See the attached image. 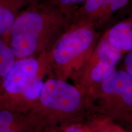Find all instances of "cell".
Segmentation results:
<instances>
[{"mask_svg": "<svg viewBox=\"0 0 132 132\" xmlns=\"http://www.w3.org/2000/svg\"><path fill=\"white\" fill-rule=\"evenodd\" d=\"M0 132H35L26 114L0 109Z\"/></svg>", "mask_w": 132, "mask_h": 132, "instance_id": "7", "label": "cell"}, {"mask_svg": "<svg viewBox=\"0 0 132 132\" xmlns=\"http://www.w3.org/2000/svg\"><path fill=\"white\" fill-rule=\"evenodd\" d=\"M94 113L116 122L132 118V76L116 70L88 94Z\"/></svg>", "mask_w": 132, "mask_h": 132, "instance_id": "4", "label": "cell"}, {"mask_svg": "<svg viewBox=\"0 0 132 132\" xmlns=\"http://www.w3.org/2000/svg\"><path fill=\"white\" fill-rule=\"evenodd\" d=\"M62 132H90L86 123H77L66 127Z\"/></svg>", "mask_w": 132, "mask_h": 132, "instance_id": "12", "label": "cell"}, {"mask_svg": "<svg viewBox=\"0 0 132 132\" xmlns=\"http://www.w3.org/2000/svg\"><path fill=\"white\" fill-rule=\"evenodd\" d=\"M57 31V22L51 15L24 11L19 13L6 34L7 43L16 59L32 56L49 51Z\"/></svg>", "mask_w": 132, "mask_h": 132, "instance_id": "3", "label": "cell"}, {"mask_svg": "<svg viewBox=\"0 0 132 132\" xmlns=\"http://www.w3.org/2000/svg\"><path fill=\"white\" fill-rule=\"evenodd\" d=\"M128 0H108L110 7L113 11H116L125 6Z\"/></svg>", "mask_w": 132, "mask_h": 132, "instance_id": "15", "label": "cell"}, {"mask_svg": "<svg viewBox=\"0 0 132 132\" xmlns=\"http://www.w3.org/2000/svg\"><path fill=\"white\" fill-rule=\"evenodd\" d=\"M108 40L121 52L132 51V27L128 21L119 23L110 29Z\"/></svg>", "mask_w": 132, "mask_h": 132, "instance_id": "9", "label": "cell"}, {"mask_svg": "<svg viewBox=\"0 0 132 132\" xmlns=\"http://www.w3.org/2000/svg\"><path fill=\"white\" fill-rule=\"evenodd\" d=\"M86 124L90 132H127L116 122L103 116L92 115Z\"/></svg>", "mask_w": 132, "mask_h": 132, "instance_id": "11", "label": "cell"}, {"mask_svg": "<svg viewBox=\"0 0 132 132\" xmlns=\"http://www.w3.org/2000/svg\"><path fill=\"white\" fill-rule=\"evenodd\" d=\"M94 114L90 99L75 85L49 77L36 103L26 113L35 132H62Z\"/></svg>", "mask_w": 132, "mask_h": 132, "instance_id": "1", "label": "cell"}, {"mask_svg": "<svg viewBox=\"0 0 132 132\" xmlns=\"http://www.w3.org/2000/svg\"><path fill=\"white\" fill-rule=\"evenodd\" d=\"M16 59L14 52L7 42L3 37L0 36V97L3 92L5 77L12 67Z\"/></svg>", "mask_w": 132, "mask_h": 132, "instance_id": "10", "label": "cell"}, {"mask_svg": "<svg viewBox=\"0 0 132 132\" xmlns=\"http://www.w3.org/2000/svg\"><path fill=\"white\" fill-rule=\"evenodd\" d=\"M126 124H127L128 126V131L127 132H132V118Z\"/></svg>", "mask_w": 132, "mask_h": 132, "instance_id": "17", "label": "cell"}, {"mask_svg": "<svg viewBox=\"0 0 132 132\" xmlns=\"http://www.w3.org/2000/svg\"><path fill=\"white\" fill-rule=\"evenodd\" d=\"M105 0H86L85 9L87 12H94L103 4Z\"/></svg>", "mask_w": 132, "mask_h": 132, "instance_id": "13", "label": "cell"}, {"mask_svg": "<svg viewBox=\"0 0 132 132\" xmlns=\"http://www.w3.org/2000/svg\"><path fill=\"white\" fill-rule=\"evenodd\" d=\"M123 70L126 71L128 73L132 76V51L126 54L123 59Z\"/></svg>", "mask_w": 132, "mask_h": 132, "instance_id": "14", "label": "cell"}, {"mask_svg": "<svg viewBox=\"0 0 132 132\" xmlns=\"http://www.w3.org/2000/svg\"><path fill=\"white\" fill-rule=\"evenodd\" d=\"M95 38L94 32L87 27L63 34L49 50L52 77L72 80L92 54Z\"/></svg>", "mask_w": 132, "mask_h": 132, "instance_id": "5", "label": "cell"}, {"mask_svg": "<svg viewBox=\"0 0 132 132\" xmlns=\"http://www.w3.org/2000/svg\"><path fill=\"white\" fill-rule=\"evenodd\" d=\"M85 1V0H61V2L63 4H69L70 3H77L79 2H82V1Z\"/></svg>", "mask_w": 132, "mask_h": 132, "instance_id": "16", "label": "cell"}, {"mask_svg": "<svg viewBox=\"0 0 132 132\" xmlns=\"http://www.w3.org/2000/svg\"><path fill=\"white\" fill-rule=\"evenodd\" d=\"M47 77H52L49 51L16 59L4 78L0 109L27 113L39 99Z\"/></svg>", "mask_w": 132, "mask_h": 132, "instance_id": "2", "label": "cell"}, {"mask_svg": "<svg viewBox=\"0 0 132 132\" xmlns=\"http://www.w3.org/2000/svg\"><path fill=\"white\" fill-rule=\"evenodd\" d=\"M122 53L112 45L108 38L104 39L82 69L72 79L74 85L88 95L116 70Z\"/></svg>", "mask_w": 132, "mask_h": 132, "instance_id": "6", "label": "cell"}, {"mask_svg": "<svg viewBox=\"0 0 132 132\" xmlns=\"http://www.w3.org/2000/svg\"><path fill=\"white\" fill-rule=\"evenodd\" d=\"M27 0H0V36L9 32Z\"/></svg>", "mask_w": 132, "mask_h": 132, "instance_id": "8", "label": "cell"}]
</instances>
